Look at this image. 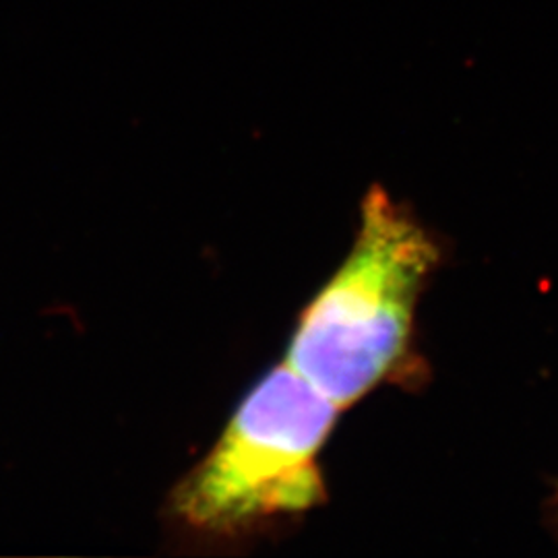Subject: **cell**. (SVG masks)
Wrapping results in <instances>:
<instances>
[{
    "mask_svg": "<svg viewBox=\"0 0 558 558\" xmlns=\"http://www.w3.org/2000/svg\"><path fill=\"white\" fill-rule=\"evenodd\" d=\"M437 244L373 186L343 265L304 308L286 362L339 408L377 387L398 364Z\"/></svg>",
    "mask_w": 558,
    "mask_h": 558,
    "instance_id": "obj_1",
    "label": "cell"
},
{
    "mask_svg": "<svg viewBox=\"0 0 558 558\" xmlns=\"http://www.w3.org/2000/svg\"><path fill=\"white\" fill-rule=\"evenodd\" d=\"M339 410L288 362L276 366L172 490L170 523L191 536L228 538L260 519L319 505V453Z\"/></svg>",
    "mask_w": 558,
    "mask_h": 558,
    "instance_id": "obj_2",
    "label": "cell"
}]
</instances>
